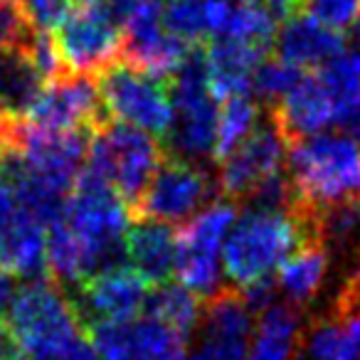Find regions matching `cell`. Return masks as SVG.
Wrapping results in <instances>:
<instances>
[{
    "mask_svg": "<svg viewBox=\"0 0 360 360\" xmlns=\"http://www.w3.org/2000/svg\"><path fill=\"white\" fill-rule=\"evenodd\" d=\"M314 237V220L301 207H294V212L255 207L232 225L222 247V269L245 291L269 279L291 252Z\"/></svg>",
    "mask_w": 360,
    "mask_h": 360,
    "instance_id": "cell-1",
    "label": "cell"
},
{
    "mask_svg": "<svg viewBox=\"0 0 360 360\" xmlns=\"http://www.w3.org/2000/svg\"><path fill=\"white\" fill-rule=\"evenodd\" d=\"M296 205L319 210L360 198V143L345 134H314L289 143Z\"/></svg>",
    "mask_w": 360,
    "mask_h": 360,
    "instance_id": "cell-2",
    "label": "cell"
},
{
    "mask_svg": "<svg viewBox=\"0 0 360 360\" xmlns=\"http://www.w3.org/2000/svg\"><path fill=\"white\" fill-rule=\"evenodd\" d=\"M3 323L18 353L32 360H55L84 335L77 306L47 276L32 279L13 296Z\"/></svg>",
    "mask_w": 360,
    "mask_h": 360,
    "instance_id": "cell-3",
    "label": "cell"
},
{
    "mask_svg": "<svg viewBox=\"0 0 360 360\" xmlns=\"http://www.w3.org/2000/svg\"><path fill=\"white\" fill-rule=\"evenodd\" d=\"M160 165L158 143L150 134L119 121H101L91 129L86 170L109 183L134 210Z\"/></svg>",
    "mask_w": 360,
    "mask_h": 360,
    "instance_id": "cell-4",
    "label": "cell"
},
{
    "mask_svg": "<svg viewBox=\"0 0 360 360\" xmlns=\"http://www.w3.org/2000/svg\"><path fill=\"white\" fill-rule=\"evenodd\" d=\"M129 217L131 210L124 198L99 175L84 168L67 198L62 220L79 237L99 271L119 259L129 232Z\"/></svg>",
    "mask_w": 360,
    "mask_h": 360,
    "instance_id": "cell-5",
    "label": "cell"
},
{
    "mask_svg": "<svg viewBox=\"0 0 360 360\" xmlns=\"http://www.w3.org/2000/svg\"><path fill=\"white\" fill-rule=\"evenodd\" d=\"M99 99L109 121L129 124L150 136H168L173 126V94L165 79L129 62H114L99 72Z\"/></svg>",
    "mask_w": 360,
    "mask_h": 360,
    "instance_id": "cell-6",
    "label": "cell"
},
{
    "mask_svg": "<svg viewBox=\"0 0 360 360\" xmlns=\"http://www.w3.org/2000/svg\"><path fill=\"white\" fill-rule=\"evenodd\" d=\"M237 222L232 202H212L175 235V274L195 296H215L220 286L222 247Z\"/></svg>",
    "mask_w": 360,
    "mask_h": 360,
    "instance_id": "cell-7",
    "label": "cell"
},
{
    "mask_svg": "<svg viewBox=\"0 0 360 360\" xmlns=\"http://www.w3.org/2000/svg\"><path fill=\"white\" fill-rule=\"evenodd\" d=\"M173 94V126L170 143L180 155L205 158L215 150L217 134V99L207 84L205 52L195 50L188 55L170 86Z\"/></svg>",
    "mask_w": 360,
    "mask_h": 360,
    "instance_id": "cell-8",
    "label": "cell"
},
{
    "mask_svg": "<svg viewBox=\"0 0 360 360\" xmlns=\"http://www.w3.org/2000/svg\"><path fill=\"white\" fill-rule=\"evenodd\" d=\"M52 37L70 75H99L119 62L124 52L121 25L104 6L70 8L60 25L52 30Z\"/></svg>",
    "mask_w": 360,
    "mask_h": 360,
    "instance_id": "cell-9",
    "label": "cell"
},
{
    "mask_svg": "<svg viewBox=\"0 0 360 360\" xmlns=\"http://www.w3.org/2000/svg\"><path fill=\"white\" fill-rule=\"evenodd\" d=\"M210 195V178L198 165L183 158L160 160L158 170L150 178L141 200L134 205L131 215L139 220H155L170 225V222L195 215Z\"/></svg>",
    "mask_w": 360,
    "mask_h": 360,
    "instance_id": "cell-10",
    "label": "cell"
},
{
    "mask_svg": "<svg viewBox=\"0 0 360 360\" xmlns=\"http://www.w3.org/2000/svg\"><path fill=\"white\" fill-rule=\"evenodd\" d=\"M121 30H124V62L160 79L175 75L191 55V45L165 30L163 0H148L126 18Z\"/></svg>",
    "mask_w": 360,
    "mask_h": 360,
    "instance_id": "cell-11",
    "label": "cell"
},
{
    "mask_svg": "<svg viewBox=\"0 0 360 360\" xmlns=\"http://www.w3.org/2000/svg\"><path fill=\"white\" fill-rule=\"evenodd\" d=\"M25 121L50 131H91L106 121L96 84L84 75H65L42 86Z\"/></svg>",
    "mask_w": 360,
    "mask_h": 360,
    "instance_id": "cell-12",
    "label": "cell"
},
{
    "mask_svg": "<svg viewBox=\"0 0 360 360\" xmlns=\"http://www.w3.org/2000/svg\"><path fill=\"white\" fill-rule=\"evenodd\" d=\"M289 141L274 124H257V129L222 160L220 191L227 198H250L262 183L281 173Z\"/></svg>",
    "mask_w": 360,
    "mask_h": 360,
    "instance_id": "cell-13",
    "label": "cell"
},
{
    "mask_svg": "<svg viewBox=\"0 0 360 360\" xmlns=\"http://www.w3.org/2000/svg\"><path fill=\"white\" fill-rule=\"evenodd\" d=\"M148 281L131 264L101 266L82 284L79 316L82 323L91 321H136L148 301Z\"/></svg>",
    "mask_w": 360,
    "mask_h": 360,
    "instance_id": "cell-14",
    "label": "cell"
},
{
    "mask_svg": "<svg viewBox=\"0 0 360 360\" xmlns=\"http://www.w3.org/2000/svg\"><path fill=\"white\" fill-rule=\"evenodd\" d=\"M252 328V309L245 296L217 291L205 309L202 333L191 360H247Z\"/></svg>",
    "mask_w": 360,
    "mask_h": 360,
    "instance_id": "cell-15",
    "label": "cell"
},
{
    "mask_svg": "<svg viewBox=\"0 0 360 360\" xmlns=\"http://www.w3.org/2000/svg\"><path fill=\"white\" fill-rule=\"evenodd\" d=\"M338 119L340 109L319 72L301 77L299 84L276 104L274 111V124L289 143L306 136L323 134L328 126L338 124Z\"/></svg>",
    "mask_w": 360,
    "mask_h": 360,
    "instance_id": "cell-16",
    "label": "cell"
},
{
    "mask_svg": "<svg viewBox=\"0 0 360 360\" xmlns=\"http://www.w3.org/2000/svg\"><path fill=\"white\" fill-rule=\"evenodd\" d=\"M202 52H205L207 84L217 101L232 99V96H250L255 72L269 57L227 37L212 40Z\"/></svg>",
    "mask_w": 360,
    "mask_h": 360,
    "instance_id": "cell-17",
    "label": "cell"
},
{
    "mask_svg": "<svg viewBox=\"0 0 360 360\" xmlns=\"http://www.w3.org/2000/svg\"><path fill=\"white\" fill-rule=\"evenodd\" d=\"M276 50H279L281 60L291 62L301 70H309V67L319 70L321 65H326L338 52L345 50V42L340 32L330 30L311 15L301 13L289 22H284L281 32H276Z\"/></svg>",
    "mask_w": 360,
    "mask_h": 360,
    "instance_id": "cell-18",
    "label": "cell"
},
{
    "mask_svg": "<svg viewBox=\"0 0 360 360\" xmlns=\"http://www.w3.org/2000/svg\"><path fill=\"white\" fill-rule=\"evenodd\" d=\"M124 252L129 264L148 284H165L175 271V232L165 222L141 220L126 232Z\"/></svg>",
    "mask_w": 360,
    "mask_h": 360,
    "instance_id": "cell-19",
    "label": "cell"
},
{
    "mask_svg": "<svg viewBox=\"0 0 360 360\" xmlns=\"http://www.w3.org/2000/svg\"><path fill=\"white\" fill-rule=\"evenodd\" d=\"M232 0H168L163 3V25L186 45H205L225 32Z\"/></svg>",
    "mask_w": 360,
    "mask_h": 360,
    "instance_id": "cell-20",
    "label": "cell"
},
{
    "mask_svg": "<svg viewBox=\"0 0 360 360\" xmlns=\"http://www.w3.org/2000/svg\"><path fill=\"white\" fill-rule=\"evenodd\" d=\"M326 269H328V252H326L323 242L314 237L286 257L284 264L276 269L279 271L276 284L291 304H306L319 294Z\"/></svg>",
    "mask_w": 360,
    "mask_h": 360,
    "instance_id": "cell-21",
    "label": "cell"
},
{
    "mask_svg": "<svg viewBox=\"0 0 360 360\" xmlns=\"http://www.w3.org/2000/svg\"><path fill=\"white\" fill-rule=\"evenodd\" d=\"M45 79L22 50L0 52V104L13 119H22L40 96Z\"/></svg>",
    "mask_w": 360,
    "mask_h": 360,
    "instance_id": "cell-22",
    "label": "cell"
},
{
    "mask_svg": "<svg viewBox=\"0 0 360 360\" xmlns=\"http://www.w3.org/2000/svg\"><path fill=\"white\" fill-rule=\"evenodd\" d=\"M299 335V314L294 306L271 304L262 311L247 360H291Z\"/></svg>",
    "mask_w": 360,
    "mask_h": 360,
    "instance_id": "cell-23",
    "label": "cell"
},
{
    "mask_svg": "<svg viewBox=\"0 0 360 360\" xmlns=\"http://www.w3.org/2000/svg\"><path fill=\"white\" fill-rule=\"evenodd\" d=\"M47 269L62 284H84L96 271L91 255L65 220L47 230Z\"/></svg>",
    "mask_w": 360,
    "mask_h": 360,
    "instance_id": "cell-24",
    "label": "cell"
},
{
    "mask_svg": "<svg viewBox=\"0 0 360 360\" xmlns=\"http://www.w3.org/2000/svg\"><path fill=\"white\" fill-rule=\"evenodd\" d=\"M276 27L279 22L266 6V0H237L232 6L230 22L220 37L269 55L271 47L276 45Z\"/></svg>",
    "mask_w": 360,
    "mask_h": 360,
    "instance_id": "cell-25",
    "label": "cell"
},
{
    "mask_svg": "<svg viewBox=\"0 0 360 360\" xmlns=\"http://www.w3.org/2000/svg\"><path fill=\"white\" fill-rule=\"evenodd\" d=\"M146 311L150 319L160 321L183 338H191L193 330L198 328L200 321V301L193 291H188L180 284H158L148 294L146 301Z\"/></svg>",
    "mask_w": 360,
    "mask_h": 360,
    "instance_id": "cell-26",
    "label": "cell"
},
{
    "mask_svg": "<svg viewBox=\"0 0 360 360\" xmlns=\"http://www.w3.org/2000/svg\"><path fill=\"white\" fill-rule=\"evenodd\" d=\"M309 358L360 360V309H345L338 321H328L311 330Z\"/></svg>",
    "mask_w": 360,
    "mask_h": 360,
    "instance_id": "cell-27",
    "label": "cell"
},
{
    "mask_svg": "<svg viewBox=\"0 0 360 360\" xmlns=\"http://www.w3.org/2000/svg\"><path fill=\"white\" fill-rule=\"evenodd\" d=\"M257 129V104L250 96H232L225 99L217 111V134H215V160H225L252 131Z\"/></svg>",
    "mask_w": 360,
    "mask_h": 360,
    "instance_id": "cell-28",
    "label": "cell"
},
{
    "mask_svg": "<svg viewBox=\"0 0 360 360\" xmlns=\"http://www.w3.org/2000/svg\"><path fill=\"white\" fill-rule=\"evenodd\" d=\"M186 343L183 335L150 316L134 321L136 360H188Z\"/></svg>",
    "mask_w": 360,
    "mask_h": 360,
    "instance_id": "cell-29",
    "label": "cell"
},
{
    "mask_svg": "<svg viewBox=\"0 0 360 360\" xmlns=\"http://www.w3.org/2000/svg\"><path fill=\"white\" fill-rule=\"evenodd\" d=\"M316 72H319L323 84L333 94L335 104L340 109V116H343L360 99V55L358 52L343 50L333 60L321 65Z\"/></svg>",
    "mask_w": 360,
    "mask_h": 360,
    "instance_id": "cell-30",
    "label": "cell"
},
{
    "mask_svg": "<svg viewBox=\"0 0 360 360\" xmlns=\"http://www.w3.org/2000/svg\"><path fill=\"white\" fill-rule=\"evenodd\" d=\"M84 333L99 360H136L134 321H91Z\"/></svg>",
    "mask_w": 360,
    "mask_h": 360,
    "instance_id": "cell-31",
    "label": "cell"
},
{
    "mask_svg": "<svg viewBox=\"0 0 360 360\" xmlns=\"http://www.w3.org/2000/svg\"><path fill=\"white\" fill-rule=\"evenodd\" d=\"M306 72L301 67L291 65V62L281 60H264L259 65V70L255 72V79H252V94H257L264 101H276L279 104L296 84L304 77Z\"/></svg>",
    "mask_w": 360,
    "mask_h": 360,
    "instance_id": "cell-32",
    "label": "cell"
},
{
    "mask_svg": "<svg viewBox=\"0 0 360 360\" xmlns=\"http://www.w3.org/2000/svg\"><path fill=\"white\" fill-rule=\"evenodd\" d=\"M35 30L20 0H0V52L27 47Z\"/></svg>",
    "mask_w": 360,
    "mask_h": 360,
    "instance_id": "cell-33",
    "label": "cell"
},
{
    "mask_svg": "<svg viewBox=\"0 0 360 360\" xmlns=\"http://www.w3.org/2000/svg\"><path fill=\"white\" fill-rule=\"evenodd\" d=\"M306 15L335 32L348 30L360 20V0H306Z\"/></svg>",
    "mask_w": 360,
    "mask_h": 360,
    "instance_id": "cell-34",
    "label": "cell"
},
{
    "mask_svg": "<svg viewBox=\"0 0 360 360\" xmlns=\"http://www.w3.org/2000/svg\"><path fill=\"white\" fill-rule=\"evenodd\" d=\"M55 360H99V358H96L94 348H91V343L86 340V333H84L82 338H77L65 353L57 355Z\"/></svg>",
    "mask_w": 360,
    "mask_h": 360,
    "instance_id": "cell-35",
    "label": "cell"
},
{
    "mask_svg": "<svg viewBox=\"0 0 360 360\" xmlns=\"http://www.w3.org/2000/svg\"><path fill=\"white\" fill-rule=\"evenodd\" d=\"M338 126H343L345 129V136H350V139L360 143V99L355 101V104L350 106L343 116H340Z\"/></svg>",
    "mask_w": 360,
    "mask_h": 360,
    "instance_id": "cell-36",
    "label": "cell"
},
{
    "mask_svg": "<svg viewBox=\"0 0 360 360\" xmlns=\"http://www.w3.org/2000/svg\"><path fill=\"white\" fill-rule=\"evenodd\" d=\"M11 299H13V281H11V274L0 271V321H3V316H6Z\"/></svg>",
    "mask_w": 360,
    "mask_h": 360,
    "instance_id": "cell-37",
    "label": "cell"
},
{
    "mask_svg": "<svg viewBox=\"0 0 360 360\" xmlns=\"http://www.w3.org/2000/svg\"><path fill=\"white\" fill-rule=\"evenodd\" d=\"M15 355H18L15 343H13V338H11V333H8L6 323L0 321V360H11V358H15Z\"/></svg>",
    "mask_w": 360,
    "mask_h": 360,
    "instance_id": "cell-38",
    "label": "cell"
},
{
    "mask_svg": "<svg viewBox=\"0 0 360 360\" xmlns=\"http://www.w3.org/2000/svg\"><path fill=\"white\" fill-rule=\"evenodd\" d=\"M8 121H11V116H8V111L3 109V104H0V141H3V134H6Z\"/></svg>",
    "mask_w": 360,
    "mask_h": 360,
    "instance_id": "cell-39",
    "label": "cell"
},
{
    "mask_svg": "<svg viewBox=\"0 0 360 360\" xmlns=\"http://www.w3.org/2000/svg\"><path fill=\"white\" fill-rule=\"evenodd\" d=\"M104 0H70L72 8H84V6H101Z\"/></svg>",
    "mask_w": 360,
    "mask_h": 360,
    "instance_id": "cell-40",
    "label": "cell"
},
{
    "mask_svg": "<svg viewBox=\"0 0 360 360\" xmlns=\"http://www.w3.org/2000/svg\"><path fill=\"white\" fill-rule=\"evenodd\" d=\"M11 360H32V358H27V355H20V353H18L15 358H11Z\"/></svg>",
    "mask_w": 360,
    "mask_h": 360,
    "instance_id": "cell-41",
    "label": "cell"
},
{
    "mask_svg": "<svg viewBox=\"0 0 360 360\" xmlns=\"http://www.w3.org/2000/svg\"><path fill=\"white\" fill-rule=\"evenodd\" d=\"M358 42H360V20H358Z\"/></svg>",
    "mask_w": 360,
    "mask_h": 360,
    "instance_id": "cell-42",
    "label": "cell"
}]
</instances>
